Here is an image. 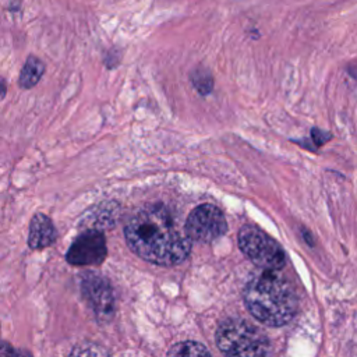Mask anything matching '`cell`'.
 Masks as SVG:
<instances>
[{
  "label": "cell",
  "instance_id": "1",
  "mask_svg": "<svg viewBox=\"0 0 357 357\" xmlns=\"http://www.w3.org/2000/svg\"><path fill=\"white\" fill-rule=\"evenodd\" d=\"M128 247L142 259L156 265H177L191 250V240L163 204L139 208L126 223Z\"/></svg>",
  "mask_w": 357,
  "mask_h": 357
},
{
  "label": "cell",
  "instance_id": "2",
  "mask_svg": "<svg viewBox=\"0 0 357 357\" xmlns=\"http://www.w3.org/2000/svg\"><path fill=\"white\" fill-rule=\"evenodd\" d=\"M248 311L269 326H282L296 314L298 300L291 283L279 271H261L244 287Z\"/></svg>",
  "mask_w": 357,
  "mask_h": 357
},
{
  "label": "cell",
  "instance_id": "3",
  "mask_svg": "<svg viewBox=\"0 0 357 357\" xmlns=\"http://www.w3.org/2000/svg\"><path fill=\"white\" fill-rule=\"evenodd\" d=\"M216 343L225 357H271L264 332L241 318L225 319L216 331Z\"/></svg>",
  "mask_w": 357,
  "mask_h": 357
},
{
  "label": "cell",
  "instance_id": "4",
  "mask_svg": "<svg viewBox=\"0 0 357 357\" xmlns=\"http://www.w3.org/2000/svg\"><path fill=\"white\" fill-rule=\"evenodd\" d=\"M238 247L262 271H280L286 264L282 245L261 229L245 225L238 231Z\"/></svg>",
  "mask_w": 357,
  "mask_h": 357
},
{
  "label": "cell",
  "instance_id": "5",
  "mask_svg": "<svg viewBox=\"0 0 357 357\" xmlns=\"http://www.w3.org/2000/svg\"><path fill=\"white\" fill-rule=\"evenodd\" d=\"M184 230L192 241L211 243L226 233L227 223L223 212L218 206L202 204L191 211Z\"/></svg>",
  "mask_w": 357,
  "mask_h": 357
},
{
  "label": "cell",
  "instance_id": "6",
  "mask_svg": "<svg viewBox=\"0 0 357 357\" xmlns=\"http://www.w3.org/2000/svg\"><path fill=\"white\" fill-rule=\"evenodd\" d=\"M106 257L105 237L98 230H88L78 236L66 254L73 265H98Z\"/></svg>",
  "mask_w": 357,
  "mask_h": 357
},
{
  "label": "cell",
  "instance_id": "7",
  "mask_svg": "<svg viewBox=\"0 0 357 357\" xmlns=\"http://www.w3.org/2000/svg\"><path fill=\"white\" fill-rule=\"evenodd\" d=\"M84 291L96 314H99L100 317L110 314L113 308V296L109 286L105 283V280H102V278L89 275L84 280Z\"/></svg>",
  "mask_w": 357,
  "mask_h": 357
},
{
  "label": "cell",
  "instance_id": "8",
  "mask_svg": "<svg viewBox=\"0 0 357 357\" xmlns=\"http://www.w3.org/2000/svg\"><path fill=\"white\" fill-rule=\"evenodd\" d=\"M56 240V229L52 223V220L43 215L36 213L29 225V236H28V244L33 250L45 248L50 245Z\"/></svg>",
  "mask_w": 357,
  "mask_h": 357
},
{
  "label": "cell",
  "instance_id": "9",
  "mask_svg": "<svg viewBox=\"0 0 357 357\" xmlns=\"http://www.w3.org/2000/svg\"><path fill=\"white\" fill-rule=\"evenodd\" d=\"M45 73V64L36 56H29L21 70L18 84L21 88L29 89L38 84Z\"/></svg>",
  "mask_w": 357,
  "mask_h": 357
},
{
  "label": "cell",
  "instance_id": "10",
  "mask_svg": "<svg viewBox=\"0 0 357 357\" xmlns=\"http://www.w3.org/2000/svg\"><path fill=\"white\" fill-rule=\"evenodd\" d=\"M167 357H211V354L204 344L187 340L174 344L169 350Z\"/></svg>",
  "mask_w": 357,
  "mask_h": 357
},
{
  "label": "cell",
  "instance_id": "11",
  "mask_svg": "<svg viewBox=\"0 0 357 357\" xmlns=\"http://www.w3.org/2000/svg\"><path fill=\"white\" fill-rule=\"evenodd\" d=\"M70 357H110L109 353L95 343H81L74 347Z\"/></svg>",
  "mask_w": 357,
  "mask_h": 357
},
{
  "label": "cell",
  "instance_id": "12",
  "mask_svg": "<svg viewBox=\"0 0 357 357\" xmlns=\"http://www.w3.org/2000/svg\"><path fill=\"white\" fill-rule=\"evenodd\" d=\"M311 135H312V139L315 142V146H321L324 142H326L331 138V134L324 132L321 130H312Z\"/></svg>",
  "mask_w": 357,
  "mask_h": 357
},
{
  "label": "cell",
  "instance_id": "13",
  "mask_svg": "<svg viewBox=\"0 0 357 357\" xmlns=\"http://www.w3.org/2000/svg\"><path fill=\"white\" fill-rule=\"evenodd\" d=\"M1 357H29V356H24L22 351L14 350L13 347H8V344H3Z\"/></svg>",
  "mask_w": 357,
  "mask_h": 357
}]
</instances>
